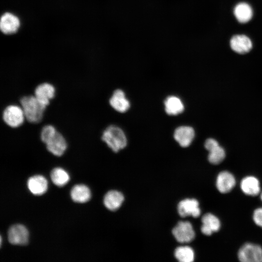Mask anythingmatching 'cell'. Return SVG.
Here are the masks:
<instances>
[{
  "label": "cell",
  "mask_w": 262,
  "mask_h": 262,
  "mask_svg": "<svg viewBox=\"0 0 262 262\" xmlns=\"http://www.w3.org/2000/svg\"><path fill=\"white\" fill-rule=\"evenodd\" d=\"M233 14L239 22L246 23L252 19L253 11L251 6L248 3L241 2L234 7Z\"/></svg>",
  "instance_id": "obj_16"
},
{
  "label": "cell",
  "mask_w": 262,
  "mask_h": 262,
  "mask_svg": "<svg viewBox=\"0 0 262 262\" xmlns=\"http://www.w3.org/2000/svg\"><path fill=\"white\" fill-rule=\"evenodd\" d=\"M1 117L3 122L12 129L21 127L26 120L21 107L16 104L6 106L2 111Z\"/></svg>",
  "instance_id": "obj_3"
},
{
  "label": "cell",
  "mask_w": 262,
  "mask_h": 262,
  "mask_svg": "<svg viewBox=\"0 0 262 262\" xmlns=\"http://www.w3.org/2000/svg\"><path fill=\"white\" fill-rule=\"evenodd\" d=\"M56 94V90L54 85L47 82L38 84L33 91V95L37 99L47 107L55 98Z\"/></svg>",
  "instance_id": "obj_4"
},
{
  "label": "cell",
  "mask_w": 262,
  "mask_h": 262,
  "mask_svg": "<svg viewBox=\"0 0 262 262\" xmlns=\"http://www.w3.org/2000/svg\"><path fill=\"white\" fill-rule=\"evenodd\" d=\"M19 102L27 122L36 124L43 120L47 107L40 103L34 95H24Z\"/></svg>",
  "instance_id": "obj_1"
},
{
  "label": "cell",
  "mask_w": 262,
  "mask_h": 262,
  "mask_svg": "<svg viewBox=\"0 0 262 262\" xmlns=\"http://www.w3.org/2000/svg\"><path fill=\"white\" fill-rule=\"evenodd\" d=\"M45 145L47 150L56 156L63 155L67 148L66 138L58 130Z\"/></svg>",
  "instance_id": "obj_7"
},
{
  "label": "cell",
  "mask_w": 262,
  "mask_h": 262,
  "mask_svg": "<svg viewBox=\"0 0 262 262\" xmlns=\"http://www.w3.org/2000/svg\"><path fill=\"white\" fill-rule=\"evenodd\" d=\"M50 177L53 183L59 187L66 185L70 179L67 172L60 167L55 168L52 170Z\"/></svg>",
  "instance_id": "obj_23"
},
{
  "label": "cell",
  "mask_w": 262,
  "mask_h": 262,
  "mask_svg": "<svg viewBox=\"0 0 262 262\" xmlns=\"http://www.w3.org/2000/svg\"><path fill=\"white\" fill-rule=\"evenodd\" d=\"M57 131L58 130L52 124H47L44 125L40 131L39 137L41 141L45 144Z\"/></svg>",
  "instance_id": "obj_25"
},
{
  "label": "cell",
  "mask_w": 262,
  "mask_h": 262,
  "mask_svg": "<svg viewBox=\"0 0 262 262\" xmlns=\"http://www.w3.org/2000/svg\"><path fill=\"white\" fill-rule=\"evenodd\" d=\"M8 238L10 244L14 245H26L28 243L29 232L25 226L16 224L10 228Z\"/></svg>",
  "instance_id": "obj_9"
},
{
  "label": "cell",
  "mask_w": 262,
  "mask_h": 262,
  "mask_svg": "<svg viewBox=\"0 0 262 262\" xmlns=\"http://www.w3.org/2000/svg\"><path fill=\"white\" fill-rule=\"evenodd\" d=\"M27 185L29 190L33 195H42L48 189V181L46 178L41 175L31 177L28 180Z\"/></svg>",
  "instance_id": "obj_18"
},
{
  "label": "cell",
  "mask_w": 262,
  "mask_h": 262,
  "mask_svg": "<svg viewBox=\"0 0 262 262\" xmlns=\"http://www.w3.org/2000/svg\"><path fill=\"white\" fill-rule=\"evenodd\" d=\"M235 179L233 175L226 171L220 172L217 176L216 185L218 191L221 193L230 192L235 185Z\"/></svg>",
  "instance_id": "obj_15"
},
{
  "label": "cell",
  "mask_w": 262,
  "mask_h": 262,
  "mask_svg": "<svg viewBox=\"0 0 262 262\" xmlns=\"http://www.w3.org/2000/svg\"><path fill=\"white\" fill-rule=\"evenodd\" d=\"M195 137V131L190 126H182L177 128L174 131V138L183 147L190 145Z\"/></svg>",
  "instance_id": "obj_13"
},
{
  "label": "cell",
  "mask_w": 262,
  "mask_h": 262,
  "mask_svg": "<svg viewBox=\"0 0 262 262\" xmlns=\"http://www.w3.org/2000/svg\"><path fill=\"white\" fill-rule=\"evenodd\" d=\"M172 233L177 241L181 243H189L195 238V233L191 223L180 221L174 228Z\"/></svg>",
  "instance_id": "obj_6"
},
{
  "label": "cell",
  "mask_w": 262,
  "mask_h": 262,
  "mask_svg": "<svg viewBox=\"0 0 262 262\" xmlns=\"http://www.w3.org/2000/svg\"><path fill=\"white\" fill-rule=\"evenodd\" d=\"M201 222L202 225L201 231L206 235H211L213 232L217 231L220 228L219 219L211 213L204 214L202 218Z\"/></svg>",
  "instance_id": "obj_17"
},
{
  "label": "cell",
  "mask_w": 262,
  "mask_h": 262,
  "mask_svg": "<svg viewBox=\"0 0 262 262\" xmlns=\"http://www.w3.org/2000/svg\"><path fill=\"white\" fill-rule=\"evenodd\" d=\"M205 147L209 151L208 156L210 163L217 164L222 162L225 158V151L220 147L218 142L213 138H209L205 142Z\"/></svg>",
  "instance_id": "obj_8"
},
{
  "label": "cell",
  "mask_w": 262,
  "mask_h": 262,
  "mask_svg": "<svg viewBox=\"0 0 262 262\" xmlns=\"http://www.w3.org/2000/svg\"><path fill=\"white\" fill-rule=\"evenodd\" d=\"M174 254L176 258L180 262H192L195 258L194 250L188 246L178 247Z\"/></svg>",
  "instance_id": "obj_24"
},
{
  "label": "cell",
  "mask_w": 262,
  "mask_h": 262,
  "mask_svg": "<svg viewBox=\"0 0 262 262\" xmlns=\"http://www.w3.org/2000/svg\"><path fill=\"white\" fill-rule=\"evenodd\" d=\"M165 111L169 115H177L181 113L184 109L181 100L177 97H168L164 102Z\"/></svg>",
  "instance_id": "obj_22"
},
{
  "label": "cell",
  "mask_w": 262,
  "mask_h": 262,
  "mask_svg": "<svg viewBox=\"0 0 262 262\" xmlns=\"http://www.w3.org/2000/svg\"><path fill=\"white\" fill-rule=\"evenodd\" d=\"M20 20L17 16L10 13H5L0 18V28L5 34L16 33L20 27Z\"/></svg>",
  "instance_id": "obj_12"
},
{
  "label": "cell",
  "mask_w": 262,
  "mask_h": 262,
  "mask_svg": "<svg viewBox=\"0 0 262 262\" xmlns=\"http://www.w3.org/2000/svg\"><path fill=\"white\" fill-rule=\"evenodd\" d=\"M178 211L182 217L192 216L196 218L201 213L199 203L194 198H187L181 201L178 204Z\"/></svg>",
  "instance_id": "obj_11"
},
{
  "label": "cell",
  "mask_w": 262,
  "mask_h": 262,
  "mask_svg": "<svg viewBox=\"0 0 262 262\" xmlns=\"http://www.w3.org/2000/svg\"><path fill=\"white\" fill-rule=\"evenodd\" d=\"M253 219L256 225L262 227V207L257 208L254 211Z\"/></svg>",
  "instance_id": "obj_26"
},
{
  "label": "cell",
  "mask_w": 262,
  "mask_h": 262,
  "mask_svg": "<svg viewBox=\"0 0 262 262\" xmlns=\"http://www.w3.org/2000/svg\"><path fill=\"white\" fill-rule=\"evenodd\" d=\"M124 200V196L121 192L112 190L105 195L103 203L108 210L114 211L121 206Z\"/></svg>",
  "instance_id": "obj_19"
},
{
  "label": "cell",
  "mask_w": 262,
  "mask_h": 262,
  "mask_svg": "<svg viewBox=\"0 0 262 262\" xmlns=\"http://www.w3.org/2000/svg\"><path fill=\"white\" fill-rule=\"evenodd\" d=\"M101 140L115 152L124 148L127 144L126 136L118 127L110 125L103 131Z\"/></svg>",
  "instance_id": "obj_2"
},
{
  "label": "cell",
  "mask_w": 262,
  "mask_h": 262,
  "mask_svg": "<svg viewBox=\"0 0 262 262\" xmlns=\"http://www.w3.org/2000/svg\"><path fill=\"white\" fill-rule=\"evenodd\" d=\"M109 103L115 111L124 113L130 107V103L126 98L124 92L120 89H116L109 99Z\"/></svg>",
  "instance_id": "obj_14"
},
{
  "label": "cell",
  "mask_w": 262,
  "mask_h": 262,
  "mask_svg": "<svg viewBox=\"0 0 262 262\" xmlns=\"http://www.w3.org/2000/svg\"><path fill=\"white\" fill-rule=\"evenodd\" d=\"M261 199H262V194H261Z\"/></svg>",
  "instance_id": "obj_27"
},
{
  "label": "cell",
  "mask_w": 262,
  "mask_h": 262,
  "mask_svg": "<svg viewBox=\"0 0 262 262\" xmlns=\"http://www.w3.org/2000/svg\"><path fill=\"white\" fill-rule=\"evenodd\" d=\"M241 188L242 191L247 195L256 196L260 191L259 180L253 176L246 177L241 181Z\"/></svg>",
  "instance_id": "obj_20"
},
{
  "label": "cell",
  "mask_w": 262,
  "mask_h": 262,
  "mask_svg": "<svg viewBox=\"0 0 262 262\" xmlns=\"http://www.w3.org/2000/svg\"><path fill=\"white\" fill-rule=\"evenodd\" d=\"M238 258L243 262H262V248L259 245L246 243L239 250Z\"/></svg>",
  "instance_id": "obj_5"
},
{
  "label": "cell",
  "mask_w": 262,
  "mask_h": 262,
  "mask_svg": "<svg viewBox=\"0 0 262 262\" xmlns=\"http://www.w3.org/2000/svg\"><path fill=\"white\" fill-rule=\"evenodd\" d=\"M229 46L234 52L243 54L249 52L252 49L251 39L245 34H236L230 39Z\"/></svg>",
  "instance_id": "obj_10"
},
{
  "label": "cell",
  "mask_w": 262,
  "mask_h": 262,
  "mask_svg": "<svg viewBox=\"0 0 262 262\" xmlns=\"http://www.w3.org/2000/svg\"><path fill=\"white\" fill-rule=\"evenodd\" d=\"M70 195L72 199L78 203H85L91 198V192L88 187L83 184L75 185L71 189Z\"/></svg>",
  "instance_id": "obj_21"
}]
</instances>
